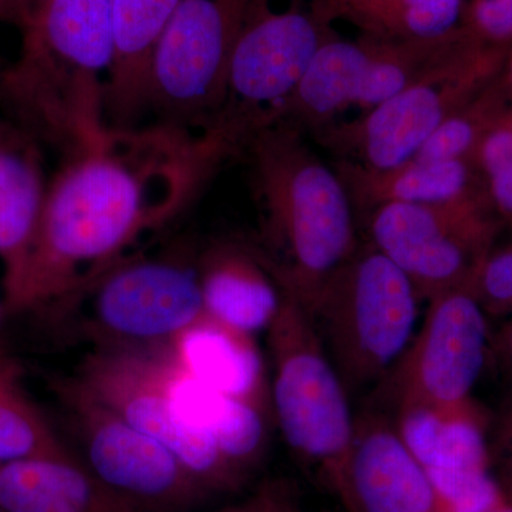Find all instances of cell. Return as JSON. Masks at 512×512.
<instances>
[{
	"label": "cell",
	"instance_id": "cell-1",
	"mask_svg": "<svg viewBox=\"0 0 512 512\" xmlns=\"http://www.w3.org/2000/svg\"><path fill=\"white\" fill-rule=\"evenodd\" d=\"M178 128L109 127L72 157L47 188L13 305L63 302L181 210L205 174L225 160Z\"/></svg>",
	"mask_w": 512,
	"mask_h": 512
},
{
	"label": "cell",
	"instance_id": "cell-2",
	"mask_svg": "<svg viewBox=\"0 0 512 512\" xmlns=\"http://www.w3.org/2000/svg\"><path fill=\"white\" fill-rule=\"evenodd\" d=\"M262 207L265 251L256 249L281 288L306 309L359 248L345 184L303 140L301 128L275 120L245 143Z\"/></svg>",
	"mask_w": 512,
	"mask_h": 512
},
{
	"label": "cell",
	"instance_id": "cell-3",
	"mask_svg": "<svg viewBox=\"0 0 512 512\" xmlns=\"http://www.w3.org/2000/svg\"><path fill=\"white\" fill-rule=\"evenodd\" d=\"M278 313L265 330L272 365V413L293 457L342 498L355 414L311 313L281 288Z\"/></svg>",
	"mask_w": 512,
	"mask_h": 512
},
{
	"label": "cell",
	"instance_id": "cell-4",
	"mask_svg": "<svg viewBox=\"0 0 512 512\" xmlns=\"http://www.w3.org/2000/svg\"><path fill=\"white\" fill-rule=\"evenodd\" d=\"M420 301L407 276L370 244L322 286L309 313L349 396L375 389L396 365L416 333Z\"/></svg>",
	"mask_w": 512,
	"mask_h": 512
},
{
	"label": "cell",
	"instance_id": "cell-5",
	"mask_svg": "<svg viewBox=\"0 0 512 512\" xmlns=\"http://www.w3.org/2000/svg\"><path fill=\"white\" fill-rule=\"evenodd\" d=\"M60 303L82 315L94 349H170L207 318L198 258L181 252L127 256Z\"/></svg>",
	"mask_w": 512,
	"mask_h": 512
},
{
	"label": "cell",
	"instance_id": "cell-6",
	"mask_svg": "<svg viewBox=\"0 0 512 512\" xmlns=\"http://www.w3.org/2000/svg\"><path fill=\"white\" fill-rule=\"evenodd\" d=\"M487 319L468 286L434 296L412 342L373 389L372 404L392 416L409 410L447 417L483 412L473 392L490 352Z\"/></svg>",
	"mask_w": 512,
	"mask_h": 512
},
{
	"label": "cell",
	"instance_id": "cell-7",
	"mask_svg": "<svg viewBox=\"0 0 512 512\" xmlns=\"http://www.w3.org/2000/svg\"><path fill=\"white\" fill-rule=\"evenodd\" d=\"M171 349L154 352L93 349L72 380L128 424L167 447L207 493L242 487L207 430L194 426L173 386Z\"/></svg>",
	"mask_w": 512,
	"mask_h": 512
},
{
	"label": "cell",
	"instance_id": "cell-8",
	"mask_svg": "<svg viewBox=\"0 0 512 512\" xmlns=\"http://www.w3.org/2000/svg\"><path fill=\"white\" fill-rule=\"evenodd\" d=\"M510 49L474 40L453 62L349 123L316 133L340 160L384 171L412 160L441 126L504 72Z\"/></svg>",
	"mask_w": 512,
	"mask_h": 512
},
{
	"label": "cell",
	"instance_id": "cell-9",
	"mask_svg": "<svg viewBox=\"0 0 512 512\" xmlns=\"http://www.w3.org/2000/svg\"><path fill=\"white\" fill-rule=\"evenodd\" d=\"M328 20L313 0L272 8L269 0H248L229 63L227 94L207 130L247 143L258 128L272 123L295 92L320 46L332 37Z\"/></svg>",
	"mask_w": 512,
	"mask_h": 512
},
{
	"label": "cell",
	"instance_id": "cell-10",
	"mask_svg": "<svg viewBox=\"0 0 512 512\" xmlns=\"http://www.w3.org/2000/svg\"><path fill=\"white\" fill-rule=\"evenodd\" d=\"M248 0H180L151 60L147 109L200 136L220 113Z\"/></svg>",
	"mask_w": 512,
	"mask_h": 512
},
{
	"label": "cell",
	"instance_id": "cell-11",
	"mask_svg": "<svg viewBox=\"0 0 512 512\" xmlns=\"http://www.w3.org/2000/svg\"><path fill=\"white\" fill-rule=\"evenodd\" d=\"M504 225L488 202H390L370 211V245L409 279L420 299L470 288Z\"/></svg>",
	"mask_w": 512,
	"mask_h": 512
},
{
	"label": "cell",
	"instance_id": "cell-12",
	"mask_svg": "<svg viewBox=\"0 0 512 512\" xmlns=\"http://www.w3.org/2000/svg\"><path fill=\"white\" fill-rule=\"evenodd\" d=\"M57 393L93 476L144 512H190L210 494L167 447L83 392L72 377Z\"/></svg>",
	"mask_w": 512,
	"mask_h": 512
},
{
	"label": "cell",
	"instance_id": "cell-13",
	"mask_svg": "<svg viewBox=\"0 0 512 512\" xmlns=\"http://www.w3.org/2000/svg\"><path fill=\"white\" fill-rule=\"evenodd\" d=\"M23 32L22 55L47 92L80 99L110 84L111 0H49Z\"/></svg>",
	"mask_w": 512,
	"mask_h": 512
},
{
	"label": "cell",
	"instance_id": "cell-14",
	"mask_svg": "<svg viewBox=\"0 0 512 512\" xmlns=\"http://www.w3.org/2000/svg\"><path fill=\"white\" fill-rule=\"evenodd\" d=\"M340 503L348 512H443L429 473L392 414L373 404L355 416Z\"/></svg>",
	"mask_w": 512,
	"mask_h": 512
},
{
	"label": "cell",
	"instance_id": "cell-15",
	"mask_svg": "<svg viewBox=\"0 0 512 512\" xmlns=\"http://www.w3.org/2000/svg\"><path fill=\"white\" fill-rule=\"evenodd\" d=\"M205 313L214 322L255 338L281 305V286L255 248L218 242L198 258Z\"/></svg>",
	"mask_w": 512,
	"mask_h": 512
},
{
	"label": "cell",
	"instance_id": "cell-16",
	"mask_svg": "<svg viewBox=\"0 0 512 512\" xmlns=\"http://www.w3.org/2000/svg\"><path fill=\"white\" fill-rule=\"evenodd\" d=\"M0 510L144 512L101 483L72 453L0 466Z\"/></svg>",
	"mask_w": 512,
	"mask_h": 512
},
{
	"label": "cell",
	"instance_id": "cell-17",
	"mask_svg": "<svg viewBox=\"0 0 512 512\" xmlns=\"http://www.w3.org/2000/svg\"><path fill=\"white\" fill-rule=\"evenodd\" d=\"M353 207L375 210L390 202L446 205L488 202L487 188L477 165L466 160L417 161L392 168L370 170L350 161L336 163Z\"/></svg>",
	"mask_w": 512,
	"mask_h": 512
},
{
	"label": "cell",
	"instance_id": "cell-18",
	"mask_svg": "<svg viewBox=\"0 0 512 512\" xmlns=\"http://www.w3.org/2000/svg\"><path fill=\"white\" fill-rule=\"evenodd\" d=\"M180 0H111L114 64L106 97L107 126L136 128L147 110L154 50Z\"/></svg>",
	"mask_w": 512,
	"mask_h": 512
},
{
	"label": "cell",
	"instance_id": "cell-19",
	"mask_svg": "<svg viewBox=\"0 0 512 512\" xmlns=\"http://www.w3.org/2000/svg\"><path fill=\"white\" fill-rule=\"evenodd\" d=\"M47 188L42 158L30 137L18 128L0 127V256L8 266V295L28 261Z\"/></svg>",
	"mask_w": 512,
	"mask_h": 512
},
{
	"label": "cell",
	"instance_id": "cell-20",
	"mask_svg": "<svg viewBox=\"0 0 512 512\" xmlns=\"http://www.w3.org/2000/svg\"><path fill=\"white\" fill-rule=\"evenodd\" d=\"M170 349L190 375L217 392L269 399L255 338L225 328L207 316L175 340Z\"/></svg>",
	"mask_w": 512,
	"mask_h": 512
},
{
	"label": "cell",
	"instance_id": "cell-21",
	"mask_svg": "<svg viewBox=\"0 0 512 512\" xmlns=\"http://www.w3.org/2000/svg\"><path fill=\"white\" fill-rule=\"evenodd\" d=\"M323 18L342 19L382 42L446 36L461 25L466 0H315Z\"/></svg>",
	"mask_w": 512,
	"mask_h": 512
},
{
	"label": "cell",
	"instance_id": "cell-22",
	"mask_svg": "<svg viewBox=\"0 0 512 512\" xmlns=\"http://www.w3.org/2000/svg\"><path fill=\"white\" fill-rule=\"evenodd\" d=\"M268 399L235 396L204 386L194 421L207 430L232 473L242 484L254 474L268 448Z\"/></svg>",
	"mask_w": 512,
	"mask_h": 512
},
{
	"label": "cell",
	"instance_id": "cell-23",
	"mask_svg": "<svg viewBox=\"0 0 512 512\" xmlns=\"http://www.w3.org/2000/svg\"><path fill=\"white\" fill-rule=\"evenodd\" d=\"M511 110L512 96L503 72L466 106L451 114L412 160H466L476 164L484 138Z\"/></svg>",
	"mask_w": 512,
	"mask_h": 512
},
{
	"label": "cell",
	"instance_id": "cell-24",
	"mask_svg": "<svg viewBox=\"0 0 512 512\" xmlns=\"http://www.w3.org/2000/svg\"><path fill=\"white\" fill-rule=\"evenodd\" d=\"M70 451L0 369V466L26 458L64 456Z\"/></svg>",
	"mask_w": 512,
	"mask_h": 512
},
{
	"label": "cell",
	"instance_id": "cell-25",
	"mask_svg": "<svg viewBox=\"0 0 512 512\" xmlns=\"http://www.w3.org/2000/svg\"><path fill=\"white\" fill-rule=\"evenodd\" d=\"M476 165L495 217L512 228V110L484 138Z\"/></svg>",
	"mask_w": 512,
	"mask_h": 512
},
{
	"label": "cell",
	"instance_id": "cell-26",
	"mask_svg": "<svg viewBox=\"0 0 512 512\" xmlns=\"http://www.w3.org/2000/svg\"><path fill=\"white\" fill-rule=\"evenodd\" d=\"M471 292L487 316H512V237L494 242L478 265Z\"/></svg>",
	"mask_w": 512,
	"mask_h": 512
},
{
	"label": "cell",
	"instance_id": "cell-27",
	"mask_svg": "<svg viewBox=\"0 0 512 512\" xmlns=\"http://www.w3.org/2000/svg\"><path fill=\"white\" fill-rule=\"evenodd\" d=\"M461 26L484 45L511 49L512 0H470Z\"/></svg>",
	"mask_w": 512,
	"mask_h": 512
},
{
	"label": "cell",
	"instance_id": "cell-28",
	"mask_svg": "<svg viewBox=\"0 0 512 512\" xmlns=\"http://www.w3.org/2000/svg\"><path fill=\"white\" fill-rule=\"evenodd\" d=\"M218 512H301L295 487L285 480H269L259 485L245 500Z\"/></svg>",
	"mask_w": 512,
	"mask_h": 512
},
{
	"label": "cell",
	"instance_id": "cell-29",
	"mask_svg": "<svg viewBox=\"0 0 512 512\" xmlns=\"http://www.w3.org/2000/svg\"><path fill=\"white\" fill-rule=\"evenodd\" d=\"M490 350L512 379V318L491 335Z\"/></svg>",
	"mask_w": 512,
	"mask_h": 512
},
{
	"label": "cell",
	"instance_id": "cell-30",
	"mask_svg": "<svg viewBox=\"0 0 512 512\" xmlns=\"http://www.w3.org/2000/svg\"><path fill=\"white\" fill-rule=\"evenodd\" d=\"M495 424H497L495 436H497L498 446L503 448L508 458L512 460V389L505 397Z\"/></svg>",
	"mask_w": 512,
	"mask_h": 512
},
{
	"label": "cell",
	"instance_id": "cell-31",
	"mask_svg": "<svg viewBox=\"0 0 512 512\" xmlns=\"http://www.w3.org/2000/svg\"><path fill=\"white\" fill-rule=\"evenodd\" d=\"M0 19L10 20L22 26V0H0Z\"/></svg>",
	"mask_w": 512,
	"mask_h": 512
},
{
	"label": "cell",
	"instance_id": "cell-32",
	"mask_svg": "<svg viewBox=\"0 0 512 512\" xmlns=\"http://www.w3.org/2000/svg\"><path fill=\"white\" fill-rule=\"evenodd\" d=\"M49 0H22L23 5V20L22 28H26L33 19L39 15L40 10L45 8L46 3Z\"/></svg>",
	"mask_w": 512,
	"mask_h": 512
},
{
	"label": "cell",
	"instance_id": "cell-33",
	"mask_svg": "<svg viewBox=\"0 0 512 512\" xmlns=\"http://www.w3.org/2000/svg\"><path fill=\"white\" fill-rule=\"evenodd\" d=\"M498 483H500L501 490H503L507 501L512 503V460L510 458H507V461H505L503 478Z\"/></svg>",
	"mask_w": 512,
	"mask_h": 512
},
{
	"label": "cell",
	"instance_id": "cell-34",
	"mask_svg": "<svg viewBox=\"0 0 512 512\" xmlns=\"http://www.w3.org/2000/svg\"><path fill=\"white\" fill-rule=\"evenodd\" d=\"M504 74L505 79H507L508 87H510L512 96V47L510 49V53H508L507 63H505Z\"/></svg>",
	"mask_w": 512,
	"mask_h": 512
},
{
	"label": "cell",
	"instance_id": "cell-35",
	"mask_svg": "<svg viewBox=\"0 0 512 512\" xmlns=\"http://www.w3.org/2000/svg\"><path fill=\"white\" fill-rule=\"evenodd\" d=\"M490 512H512V503L505 498L503 504L498 505L497 508H494V510Z\"/></svg>",
	"mask_w": 512,
	"mask_h": 512
},
{
	"label": "cell",
	"instance_id": "cell-36",
	"mask_svg": "<svg viewBox=\"0 0 512 512\" xmlns=\"http://www.w3.org/2000/svg\"><path fill=\"white\" fill-rule=\"evenodd\" d=\"M320 512H333V511L325 510V511H320Z\"/></svg>",
	"mask_w": 512,
	"mask_h": 512
},
{
	"label": "cell",
	"instance_id": "cell-37",
	"mask_svg": "<svg viewBox=\"0 0 512 512\" xmlns=\"http://www.w3.org/2000/svg\"><path fill=\"white\" fill-rule=\"evenodd\" d=\"M0 80H2V74H0Z\"/></svg>",
	"mask_w": 512,
	"mask_h": 512
},
{
	"label": "cell",
	"instance_id": "cell-38",
	"mask_svg": "<svg viewBox=\"0 0 512 512\" xmlns=\"http://www.w3.org/2000/svg\"><path fill=\"white\" fill-rule=\"evenodd\" d=\"M0 512H3L2 510H0Z\"/></svg>",
	"mask_w": 512,
	"mask_h": 512
},
{
	"label": "cell",
	"instance_id": "cell-39",
	"mask_svg": "<svg viewBox=\"0 0 512 512\" xmlns=\"http://www.w3.org/2000/svg\"><path fill=\"white\" fill-rule=\"evenodd\" d=\"M511 318H512V316H511Z\"/></svg>",
	"mask_w": 512,
	"mask_h": 512
}]
</instances>
